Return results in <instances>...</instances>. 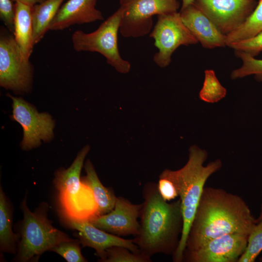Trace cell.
<instances>
[{"mask_svg":"<svg viewBox=\"0 0 262 262\" xmlns=\"http://www.w3.org/2000/svg\"><path fill=\"white\" fill-rule=\"evenodd\" d=\"M257 223L242 197L222 188L205 187L185 250L196 249L210 240L227 234L249 236Z\"/></svg>","mask_w":262,"mask_h":262,"instance_id":"6da1fadb","label":"cell"},{"mask_svg":"<svg viewBox=\"0 0 262 262\" xmlns=\"http://www.w3.org/2000/svg\"><path fill=\"white\" fill-rule=\"evenodd\" d=\"M140 214L139 232L133 239L140 252L148 256L176 252L182 232L183 219L180 199L168 202L160 195L157 183H146Z\"/></svg>","mask_w":262,"mask_h":262,"instance_id":"7a4b0ae2","label":"cell"},{"mask_svg":"<svg viewBox=\"0 0 262 262\" xmlns=\"http://www.w3.org/2000/svg\"><path fill=\"white\" fill-rule=\"evenodd\" d=\"M207 157L206 150L196 146H192L189 150L188 161L182 168L177 170L165 169L159 176L173 182L181 201L183 226L179 246L172 255L174 262H183L187 236L205 184L208 178L222 167L220 159H216L204 165Z\"/></svg>","mask_w":262,"mask_h":262,"instance_id":"3957f363","label":"cell"},{"mask_svg":"<svg viewBox=\"0 0 262 262\" xmlns=\"http://www.w3.org/2000/svg\"><path fill=\"white\" fill-rule=\"evenodd\" d=\"M90 147H84L71 165L56 172L54 180L61 212L67 221H90L99 215L89 187L80 178L84 159Z\"/></svg>","mask_w":262,"mask_h":262,"instance_id":"277c9868","label":"cell"},{"mask_svg":"<svg viewBox=\"0 0 262 262\" xmlns=\"http://www.w3.org/2000/svg\"><path fill=\"white\" fill-rule=\"evenodd\" d=\"M23 213L21 228V240L17 260L21 262L37 260L44 252L57 245L73 241L66 234L54 228L40 210L32 212L28 208L26 198L20 205Z\"/></svg>","mask_w":262,"mask_h":262,"instance_id":"5b68a950","label":"cell"},{"mask_svg":"<svg viewBox=\"0 0 262 262\" xmlns=\"http://www.w3.org/2000/svg\"><path fill=\"white\" fill-rule=\"evenodd\" d=\"M121 16L122 10L119 7L95 31L89 33L82 30L74 32L71 36L74 50L98 52L102 55L107 63L118 72L127 73L131 65L121 57L118 46V33Z\"/></svg>","mask_w":262,"mask_h":262,"instance_id":"8992f818","label":"cell"},{"mask_svg":"<svg viewBox=\"0 0 262 262\" xmlns=\"http://www.w3.org/2000/svg\"><path fill=\"white\" fill-rule=\"evenodd\" d=\"M122 10L119 32L125 37H140L148 34L155 15L178 12V0H119Z\"/></svg>","mask_w":262,"mask_h":262,"instance_id":"52a82bcc","label":"cell"},{"mask_svg":"<svg viewBox=\"0 0 262 262\" xmlns=\"http://www.w3.org/2000/svg\"><path fill=\"white\" fill-rule=\"evenodd\" d=\"M0 30V85L16 93L28 92L32 86L33 67L23 55L13 34Z\"/></svg>","mask_w":262,"mask_h":262,"instance_id":"ba28073f","label":"cell"},{"mask_svg":"<svg viewBox=\"0 0 262 262\" xmlns=\"http://www.w3.org/2000/svg\"><path fill=\"white\" fill-rule=\"evenodd\" d=\"M158 51L153 56L159 67L167 66L174 52L180 46L198 43L181 18L179 12L157 16V22L149 34Z\"/></svg>","mask_w":262,"mask_h":262,"instance_id":"9c48e42d","label":"cell"},{"mask_svg":"<svg viewBox=\"0 0 262 262\" xmlns=\"http://www.w3.org/2000/svg\"><path fill=\"white\" fill-rule=\"evenodd\" d=\"M13 101L12 118L19 123L23 130L21 146L27 150L38 147L41 140L48 141L53 136L54 121L47 113H39L21 97L7 95Z\"/></svg>","mask_w":262,"mask_h":262,"instance_id":"30bf717a","label":"cell"},{"mask_svg":"<svg viewBox=\"0 0 262 262\" xmlns=\"http://www.w3.org/2000/svg\"><path fill=\"white\" fill-rule=\"evenodd\" d=\"M193 3L227 35L240 27L256 7V0H194Z\"/></svg>","mask_w":262,"mask_h":262,"instance_id":"8fae6325","label":"cell"},{"mask_svg":"<svg viewBox=\"0 0 262 262\" xmlns=\"http://www.w3.org/2000/svg\"><path fill=\"white\" fill-rule=\"evenodd\" d=\"M248 235L229 234L213 239L198 248L184 252L186 262H238L247 245Z\"/></svg>","mask_w":262,"mask_h":262,"instance_id":"7c38bea8","label":"cell"},{"mask_svg":"<svg viewBox=\"0 0 262 262\" xmlns=\"http://www.w3.org/2000/svg\"><path fill=\"white\" fill-rule=\"evenodd\" d=\"M142 203L134 204L122 196L116 197L113 209L89 221L96 227L119 236L137 235Z\"/></svg>","mask_w":262,"mask_h":262,"instance_id":"4fadbf2b","label":"cell"},{"mask_svg":"<svg viewBox=\"0 0 262 262\" xmlns=\"http://www.w3.org/2000/svg\"><path fill=\"white\" fill-rule=\"evenodd\" d=\"M68 225L79 232L80 243L82 246L94 249L99 259L103 258L106 250L112 246H120L131 251L141 252L132 239H126L98 229L89 221H67Z\"/></svg>","mask_w":262,"mask_h":262,"instance_id":"5bb4252c","label":"cell"},{"mask_svg":"<svg viewBox=\"0 0 262 262\" xmlns=\"http://www.w3.org/2000/svg\"><path fill=\"white\" fill-rule=\"evenodd\" d=\"M179 12L184 25L204 48L227 46L226 35L193 3Z\"/></svg>","mask_w":262,"mask_h":262,"instance_id":"9a60e30c","label":"cell"},{"mask_svg":"<svg viewBox=\"0 0 262 262\" xmlns=\"http://www.w3.org/2000/svg\"><path fill=\"white\" fill-rule=\"evenodd\" d=\"M97 0H68L51 21L49 30H63L75 24L103 20L102 13L96 8Z\"/></svg>","mask_w":262,"mask_h":262,"instance_id":"2e32d148","label":"cell"},{"mask_svg":"<svg viewBox=\"0 0 262 262\" xmlns=\"http://www.w3.org/2000/svg\"><path fill=\"white\" fill-rule=\"evenodd\" d=\"M33 6L25 3L15 2V23L13 35L23 55L27 59L33 52V41L32 24Z\"/></svg>","mask_w":262,"mask_h":262,"instance_id":"e0dca14e","label":"cell"},{"mask_svg":"<svg viewBox=\"0 0 262 262\" xmlns=\"http://www.w3.org/2000/svg\"><path fill=\"white\" fill-rule=\"evenodd\" d=\"M84 169L86 175L82 180L91 189L99 215L109 213L114 208L117 196L111 188L103 185L89 160L86 162Z\"/></svg>","mask_w":262,"mask_h":262,"instance_id":"ac0fdd59","label":"cell"},{"mask_svg":"<svg viewBox=\"0 0 262 262\" xmlns=\"http://www.w3.org/2000/svg\"><path fill=\"white\" fill-rule=\"evenodd\" d=\"M65 0H44L33 6L32 24L34 45L49 31V25Z\"/></svg>","mask_w":262,"mask_h":262,"instance_id":"d6986e66","label":"cell"},{"mask_svg":"<svg viewBox=\"0 0 262 262\" xmlns=\"http://www.w3.org/2000/svg\"><path fill=\"white\" fill-rule=\"evenodd\" d=\"M10 203L2 187L0 188V248L4 252L14 253L16 237L12 231V214Z\"/></svg>","mask_w":262,"mask_h":262,"instance_id":"ffe728a7","label":"cell"},{"mask_svg":"<svg viewBox=\"0 0 262 262\" xmlns=\"http://www.w3.org/2000/svg\"><path fill=\"white\" fill-rule=\"evenodd\" d=\"M205 77L203 86L199 97L201 100L208 103H215L225 97L226 89L222 85L212 69L204 71Z\"/></svg>","mask_w":262,"mask_h":262,"instance_id":"44dd1931","label":"cell"},{"mask_svg":"<svg viewBox=\"0 0 262 262\" xmlns=\"http://www.w3.org/2000/svg\"><path fill=\"white\" fill-rule=\"evenodd\" d=\"M236 57L241 59L242 65L233 70L230 77L232 79L242 78L250 75H255L262 79V59H258L250 54L239 51H234Z\"/></svg>","mask_w":262,"mask_h":262,"instance_id":"7402d4cb","label":"cell"},{"mask_svg":"<svg viewBox=\"0 0 262 262\" xmlns=\"http://www.w3.org/2000/svg\"><path fill=\"white\" fill-rule=\"evenodd\" d=\"M102 262H151V257L141 252L135 253L126 247L115 246L107 248Z\"/></svg>","mask_w":262,"mask_h":262,"instance_id":"603a6c76","label":"cell"},{"mask_svg":"<svg viewBox=\"0 0 262 262\" xmlns=\"http://www.w3.org/2000/svg\"><path fill=\"white\" fill-rule=\"evenodd\" d=\"M262 251V220L257 222L248 236L246 248L238 262H254Z\"/></svg>","mask_w":262,"mask_h":262,"instance_id":"cb8c5ba5","label":"cell"},{"mask_svg":"<svg viewBox=\"0 0 262 262\" xmlns=\"http://www.w3.org/2000/svg\"><path fill=\"white\" fill-rule=\"evenodd\" d=\"M50 251L60 255L68 262H86L81 253V247L76 240L62 242Z\"/></svg>","mask_w":262,"mask_h":262,"instance_id":"d4e9b609","label":"cell"},{"mask_svg":"<svg viewBox=\"0 0 262 262\" xmlns=\"http://www.w3.org/2000/svg\"><path fill=\"white\" fill-rule=\"evenodd\" d=\"M227 46L255 57L262 51V31L250 38L230 43Z\"/></svg>","mask_w":262,"mask_h":262,"instance_id":"484cf974","label":"cell"},{"mask_svg":"<svg viewBox=\"0 0 262 262\" xmlns=\"http://www.w3.org/2000/svg\"><path fill=\"white\" fill-rule=\"evenodd\" d=\"M12 0H0V18L13 34L15 23V3Z\"/></svg>","mask_w":262,"mask_h":262,"instance_id":"4316f807","label":"cell"},{"mask_svg":"<svg viewBox=\"0 0 262 262\" xmlns=\"http://www.w3.org/2000/svg\"><path fill=\"white\" fill-rule=\"evenodd\" d=\"M157 185L159 193L164 200L169 202L179 196L174 184L168 179L159 177Z\"/></svg>","mask_w":262,"mask_h":262,"instance_id":"83f0119b","label":"cell"},{"mask_svg":"<svg viewBox=\"0 0 262 262\" xmlns=\"http://www.w3.org/2000/svg\"><path fill=\"white\" fill-rule=\"evenodd\" d=\"M14 2L19 1L30 6L33 5L43 1L44 0H12Z\"/></svg>","mask_w":262,"mask_h":262,"instance_id":"f1b7e54d","label":"cell"},{"mask_svg":"<svg viewBox=\"0 0 262 262\" xmlns=\"http://www.w3.org/2000/svg\"><path fill=\"white\" fill-rule=\"evenodd\" d=\"M181 1V9H183L187 7L189 4L192 3L194 0H180Z\"/></svg>","mask_w":262,"mask_h":262,"instance_id":"f546056e","label":"cell"},{"mask_svg":"<svg viewBox=\"0 0 262 262\" xmlns=\"http://www.w3.org/2000/svg\"><path fill=\"white\" fill-rule=\"evenodd\" d=\"M262 220V202L261 204V207H260V212L259 213V215L257 219V222H259Z\"/></svg>","mask_w":262,"mask_h":262,"instance_id":"4dcf8cb0","label":"cell"},{"mask_svg":"<svg viewBox=\"0 0 262 262\" xmlns=\"http://www.w3.org/2000/svg\"><path fill=\"white\" fill-rule=\"evenodd\" d=\"M259 260H260V262H262V257H261L259 259Z\"/></svg>","mask_w":262,"mask_h":262,"instance_id":"1f68e13d","label":"cell"}]
</instances>
